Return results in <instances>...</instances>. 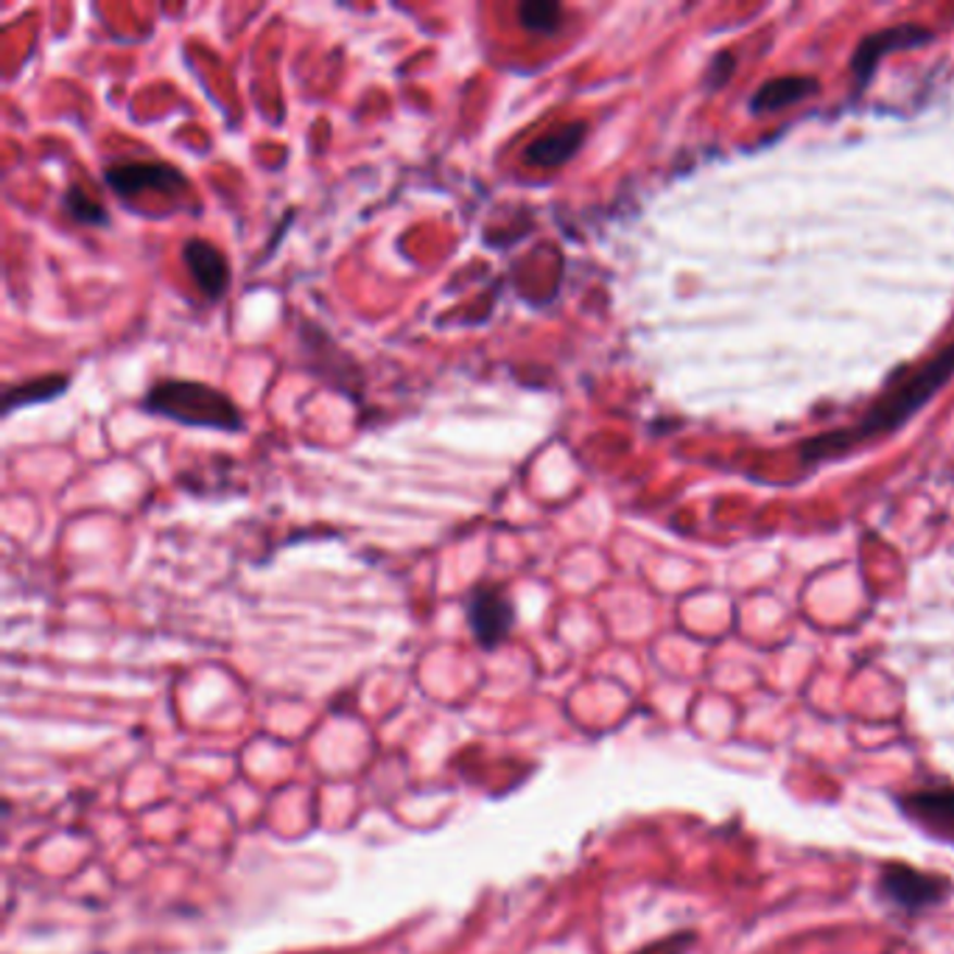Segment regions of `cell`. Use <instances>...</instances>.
<instances>
[{"mask_svg": "<svg viewBox=\"0 0 954 954\" xmlns=\"http://www.w3.org/2000/svg\"><path fill=\"white\" fill-rule=\"evenodd\" d=\"M927 40H932V32L924 26H915V23H904V26H893V28H884V32H876L870 34L868 40L859 42L854 53V76L859 82H868L874 67L879 65L882 57L893 51H904V48H918L924 46Z\"/></svg>", "mask_w": 954, "mask_h": 954, "instance_id": "8", "label": "cell"}, {"mask_svg": "<svg viewBox=\"0 0 954 954\" xmlns=\"http://www.w3.org/2000/svg\"><path fill=\"white\" fill-rule=\"evenodd\" d=\"M731 71H733V53H728V51L719 53L711 65V73H708V87H711V90H717V87L722 85L728 76H731Z\"/></svg>", "mask_w": 954, "mask_h": 954, "instance_id": "15", "label": "cell"}, {"mask_svg": "<svg viewBox=\"0 0 954 954\" xmlns=\"http://www.w3.org/2000/svg\"><path fill=\"white\" fill-rule=\"evenodd\" d=\"M516 624V605L498 585H476L468 594V628L479 647L496 649L507 641Z\"/></svg>", "mask_w": 954, "mask_h": 954, "instance_id": "5", "label": "cell"}, {"mask_svg": "<svg viewBox=\"0 0 954 954\" xmlns=\"http://www.w3.org/2000/svg\"><path fill=\"white\" fill-rule=\"evenodd\" d=\"M811 92H817V82L809 79V76H781V79L767 82V85L753 96L751 110L758 112V115H761V112L784 110V107L806 99Z\"/></svg>", "mask_w": 954, "mask_h": 954, "instance_id": "11", "label": "cell"}, {"mask_svg": "<svg viewBox=\"0 0 954 954\" xmlns=\"http://www.w3.org/2000/svg\"><path fill=\"white\" fill-rule=\"evenodd\" d=\"M140 409L179 425H190V429L241 432L244 425L241 412L230 395L190 379H163L151 384L140 400Z\"/></svg>", "mask_w": 954, "mask_h": 954, "instance_id": "2", "label": "cell"}, {"mask_svg": "<svg viewBox=\"0 0 954 954\" xmlns=\"http://www.w3.org/2000/svg\"><path fill=\"white\" fill-rule=\"evenodd\" d=\"M62 208H65V213L73 222L85 224V227H104L110 222V210L99 199H92L79 183L67 185L65 197H62Z\"/></svg>", "mask_w": 954, "mask_h": 954, "instance_id": "13", "label": "cell"}, {"mask_svg": "<svg viewBox=\"0 0 954 954\" xmlns=\"http://www.w3.org/2000/svg\"><path fill=\"white\" fill-rule=\"evenodd\" d=\"M954 375V345H949L943 354L934 356L929 364H924L918 373L909 375L902 384L890 386V393L882 400H876V406L865 414L859 423L851 429V432H834L823 434V437L806 439L801 454L806 459H826L834 457V454L845 451L854 439H870L876 434L893 432L895 425H902L909 414H915L932 398L943 384Z\"/></svg>", "mask_w": 954, "mask_h": 954, "instance_id": "1", "label": "cell"}, {"mask_svg": "<svg viewBox=\"0 0 954 954\" xmlns=\"http://www.w3.org/2000/svg\"><path fill=\"white\" fill-rule=\"evenodd\" d=\"M585 132L588 126L582 121L574 124H566L555 132H546L541 138L532 140L526 149H523L521 160L526 165H535V169H557V165H566L574 158L580 146L585 144Z\"/></svg>", "mask_w": 954, "mask_h": 954, "instance_id": "9", "label": "cell"}, {"mask_svg": "<svg viewBox=\"0 0 954 954\" xmlns=\"http://www.w3.org/2000/svg\"><path fill=\"white\" fill-rule=\"evenodd\" d=\"M71 389V375L53 373V375H40V379L21 381V384H9L0 395V412L12 414L14 409H23V406L34 404H48V400H57L60 395H65Z\"/></svg>", "mask_w": 954, "mask_h": 954, "instance_id": "10", "label": "cell"}, {"mask_svg": "<svg viewBox=\"0 0 954 954\" xmlns=\"http://www.w3.org/2000/svg\"><path fill=\"white\" fill-rule=\"evenodd\" d=\"M692 941H694L692 934H672V938H667V941H658V943H653V946L641 949L639 954H686L689 943Z\"/></svg>", "mask_w": 954, "mask_h": 954, "instance_id": "14", "label": "cell"}, {"mask_svg": "<svg viewBox=\"0 0 954 954\" xmlns=\"http://www.w3.org/2000/svg\"><path fill=\"white\" fill-rule=\"evenodd\" d=\"M183 263L205 300L219 302L227 297L233 272H230L227 256L216 244L208 241V238H188L183 244Z\"/></svg>", "mask_w": 954, "mask_h": 954, "instance_id": "6", "label": "cell"}, {"mask_svg": "<svg viewBox=\"0 0 954 954\" xmlns=\"http://www.w3.org/2000/svg\"><path fill=\"white\" fill-rule=\"evenodd\" d=\"M107 188L119 199L129 202L132 197H140L146 190L160 194V197H174L179 190L188 188L183 171L165 160H126V163H112L104 169Z\"/></svg>", "mask_w": 954, "mask_h": 954, "instance_id": "3", "label": "cell"}, {"mask_svg": "<svg viewBox=\"0 0 954 954\" xmlns=\"http://www.w3.org/2000/svg\"><path fill=\"white\" fill-rule=\"evenodd\" d=\"M516 17L526 32L552 37L562 26V7L555 0H523V3H518Z\"/></svg>", "mask_w": 954, "mask_h": 954, "instance_id": "12", "label": "cell"}, {"mask_svg": "<svg viewBox=\"0 0 954 954\" xmlns=\"http://www.w3.org/2000/svg\"><path fill=\"white\" fill-rule=\"evenodd\" d=\"M879 888H882L884 899L895 907H902L904 913H921V909L938 907L949 895L952 884L943 876L924 874L913 865L888 863L882 868Z\"/></svg>", "mask_w": 954, "mask_h": 954, "instance_id": "4", "label": "cell"}, {"mask_svg": "<svg viewBox=\"0 0 954 954\" xmlns=\"http://www.w3.org/2000/svg\"><path fill=\"white\" fill-rule=\"evenodd\" d=\"M904 815L927 834L954 845V786H927L902 797Z\"/></svg>", "mask_w": 954, "mask_h": 954, "instance_id": "7", "label": "cell"}]
</instances>
